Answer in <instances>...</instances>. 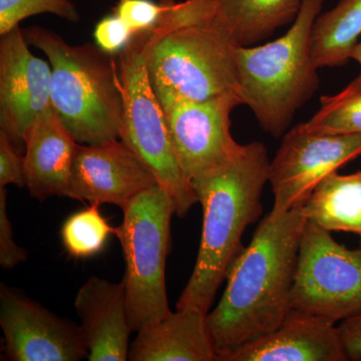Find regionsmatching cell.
I'll return each instance as SVG.
<instances>
[{
	"mask_svg": "<svg viewBox=\"0 0 361 361\" xmlns=\"http://www.w3.org/2000/svg\"><path fill=\"white\" fill-rule=\"evenodd\" d=\"M305 223L302 207L281 215L267 214L230 266L224 293L206 315L218 360L276 329L290 312Z\"/></svg>",
	"mask_w": 361,
	"mask_h": 361,
	"instance_id": "obj_1",
	"label": "cell"
},
{
	"mask_svg": "<svg viewBox=\"0 0 361 361\" xmlns=\"http://www.w3.org/2000/svg\"><path fill=\"white\" fill-rule=\"evenodd\" d=\"M269 168L265 145L253 142L224 165L191 180L203 209V227L196 264L177 310H210L230 266L245 248L244 232L262 215Z\"/></svg>",
	"mask_w": 361,
	"mask_h": 361,
	"instance_id": "obj_2",
	"label": "cell"
},
{
	"mask_svg": "<svg viewBox=\"0 0 361 361\" xmlns=\"http://www.w3.org/2000/svg\"><path fill=\"white\" fill-rule=\"evenodd\" d=\"M160 23L149 32L147 68L157 97L205 101L238 94L239 45L215 18L209 0H161ZM240 97V96H239Z\"/></svg>",
	"mask_w": 361,
	"mask_h": 361,
	"instance_id": "obj_3",
	"label": "cell"
},
{
	"mask_svg": "<svg viewBox=\"0 0 361 361\" xmlns=\"http://www.w3.org/2000/svg\"><path fill=\"white\" fill-rule=\"evenodd\" d=\"M51 68V106L78 144L120 139L123 97L116 56L96 44L71 45L39 26L23 30Z\"/></svg>",
	"mask_w": 361,
	"mask_h": 361,
	"instance_id": "obj_4",
	"label": "cell"
},
{
	"mask_svg": "<svg viewBox=\"0 0 361 361\" xmlns=\"http://www.w3.org/2000/svg\"><path fill=\"white\" fill-rule=\"evenodd\" d=\"M324 0H303L283 37L237 49L239 96L268 134H286L297 111L312 99L319 75L311 56L313 25Z\"/></svg>",
	"mask_w": 361,
	"mask_h": 361,
	"instance_id": "obj_5",
	"label": "cell"
},
{
	"mask_svg": "<svg viewBox=\"0 0 361 361\" xmlns=\"http://www.w3.org/2000/svg\"><path fill=\"white\" fill-rule=\"evenodd\" d=\"M116 227L125 260L123 282L133 332L151 326L172 313L166 288V262L171 248L174 203L156 184L135 196Z\"/></svg>",
	"mask_w": 361,
	"mask_h": 361,
	"instance_id": "obj_6",
	"label": "cell"
},
{
	"mask_svg": "<svg viewBox=\"0 0 361 361\" xmlns=\"http://www.w3.org/2000/svg\"><path fill=\"white\" fill-rule=\"evenodd\" d=\"M149 32L135 33L116 56L123 97L120 139L148 166L172 199L176 215L184 218L198 199L180 167L165 113L149 82Z\"/></svg>",
	"mask_w": 361,
	"mask_h": 361,
	"instance_id": "obj_7",
	"label": "cell"
},
{
	"mask_svg": "<svg viewBox=\"0 0 361 361\" xmlns=\"http://www.w3.org/2000/svg\"><path fill=\"white\" fill-rule=\"evenodd\" d=\"M291 310L336 324L361 313V248L350 250L306 220L299 247Z\"/></svg>",
	"mask_w": 361,
	"mask_h": 361,
	"instance_id": "obj_8",
	"label": "cell"
},
{
	"mask_svg": "<svg viewBox=\"0 0 361 361\" xmlns=\"http://www.w3.org/2000/svg\"><path fill=\"white\" fill-rule=\"evenodd\" d=\"M180 167L188 180L224 165L243 145L231 134V114L242 104L238 94L193 101L169 94L158 97Z\"/></svg>",
	"mask_w": 361,
	"mask_h": 361,
	"instance_id": "obj_9",
	"label": "cell"
},
{
	"mask_svg": "<svg viewBox=\"0 0 361 361\" xmlns=\"http://www.w3.org/2000/svg\"><path fill=\"white\" fill-rule=\"evenodd\" d=\"M361 155V133L322 135L299 123L284 135L270 161L269 180L274 195L271 213L281 215L302 207L323 178Z\"/></svg>",
	"mask_w": 361,
	"mask_h": 361,
	"instance_id": "obj_10",
	"label": "cell"
},
{
	"mask_svg": "<svg viewBox=\"0 0 361 361\" xmlns=\"http://www.w3.org/2000/svg\"><path fill=\"white\" fill-rule=\"evenodd\" d=\"M0 326L9 360L80 361L89 357L80 325L4 283L0 286Z\"/></svg>",
	"mask_w": 361,
	"mask_h": 361,
	"instance_id": "obj_11",
	"label": "cell"
},
{
	"mask_svg": "<svg viewBox=\"0 0 361 361\" xmlns=\"http://www.w3.org/2000/svg\"><path fill=\"white\" fill-rule=\"evenodd\" d=\"M51 106V68L28 49L20 26L0 39V130L25 147L35 118Z\"/></svg>",
	"mask_w": 361,
	"mask_h": 361,
	"instance_id": "obj_12",
	"label": "cell"
},
{
	"mask_svg": "<svg viewBox=\"0 0 361 361\" xmlns=\"http://www.w3.org/2000/svg\"><path fill=\"white\" fill-rule=\"evenodd\" d=\"M158 184L148 166L122 141L78 144L68 198L90 204L126 208L130 201Z\"/></svg>",
	"mask_w": 361,
	"mask_h": 361,
	"instance_id": "obj_13",
	"label": "cell"
},
{
	"mask_svg": "<svg viewBox=\"0 0 361 361\" xmlns=\"http://www.w3.org/2000/svg\"><path fill=\"white\" fill-rule=\"evenodd\" d=\"M348 360L338 326L291 310L276 329L242 344L221 361Z\"/></svg>",
	"mask_w": 361,
	"mask_h": 361,
	"instance_id": "obj_14",
	"label": "cell"
},
{
	"mask_svg": "<svg viewBox=\"0 0 361 361\" xmlns=\"http://www.w3.org/2000/svg\"><path fill=\"white\" fill-rule=\"evenodd\" d=\"M75 307L89 350L87 360H129L133 329L123 280L114 283L103 278L90 277L78 289Z\"/></svg>",
	"mask_w": 361,
	"mask_h": 361,
	"instance_id": "obj_15",
	"label": "cell"
},
{
	"mask_svg": "<svg viewBox=\"0 0 361 361\" xmlns=\"http://www.w3.org/2000/svg\"><path fill=\"white\" fill-rule=\"evenodd\" d=\"M78 142L52 106L40 114L25 139L26 188L30 196L44 201L66 197Z\"/></svg>",
	"mask_w": 361,
	"mask_h": 361,
	"instance_id": "obj_16",
	"label": "cell"
},
{
	"mask_svg": "<svg viewBox=\"0 0 361 361\" xmlns=\"http://www.w3.org/2000/svg\"><path fill=\"white\" fill-rule=\"evenodd\" d=\"M206 315L197 308H180L160 322L140 330L130 343L129 360H218Z\"/></svg>",
	"mask_w": 361,
	"mask_h": 361,
	"instance_id": "obj_17",
	"label": "cell"
},
{
	"mask_svg": "<svg viewBox=\"0 0 361 361\" xmlns=\"http://www.w3.org/2000/svg\"><path fill=\"white\" fill-rule=\"evenodd\" d=\"M215 18L239 47H252L293 23L303 0H209Z\"/></svg>",
	"mask_w": 361,
	"mask_h": 361,
	"instance_id": "obj_18",
	"label": "cell"
},
{
	"mask_svg": "<svg viewBox=\"0 0 361 361\" xmlns=\"http://www.w3.org/2000/svg\"><path fill=\"white\" fill-rule=\"evenodd\" d=\"M306 220L327 231L361 235V171L334 172L320 180L302 206Z\"/></svg>",
	"mask_w": 361,
	"mask_h": 361,
	"instance_id": "obj_19",
	"label": "cell"
},
{
	"mask_svg": "<svg viewBox=\"0 0 361 361\" xmlns=\"http://www.w3.org/2000/svg\"><path fill=\"white\" fill-rule=\"evenodd\" d=\"M360 35L361 0H338L313 25L310 47L316 68L345 66Z\"/></svg>",
	"mask_w": 361,
	"mask_h": 361,
	"instance_id": "obj_20",
	"label": "cell"
},
{
	"mask_svg": "<svg viewBox=\"0 0 361 361\" xmlns=\"http://www.w3.org/2000/svg\"><path fill=\"white\" fill-rule=\"evenodd\" d=\"M320 104L319 111L302 123L306 130L322 135L361 133V73L338 94L322 97Z\"/></svg>",
	"mask_w": 361,
	"mask_h": 361,
	"instance_id": "obj_21",
	"label": "cell"
},
{
	"mask_svg": "<svg viewBox=\"0 0 361 361\" xmlns=\"http://www.w3.org/2000/svg\"><path fill=\"white\" fill-rule=\"evenodd\" d=\"M97 204H90L66 218L61 229L63 248L71 257L87 259L99 255L106 248L116 227L111 226Z\"/></svg>",
	"mask_w": 361,
	"mask_h": 361,
	"instance_id": "obj_22",
	"label": "cell"
},
{
	"mask_svg": "<svg viewBox=\"0 0 361 361\" xmlns=\"http://www.w3.org/2000/svg\"><path fill=\"white\" fill-rule=\"evenodd\" d=\"M54 14L77 23L80 20L75 0H0V35L37 14Z\"/></svg>",
	"mask_w": 361,
	"mask_h": 361,
	"instance_id": "obj_23",
	"label": "cell"
},
{
	"mask_svg": "<svg viewBox=\"0 0 361 361\" xmlns=\"http://www.w3.org/2000/svg\"><path fill=\"white\" fill-rule=\"evenodd\" d=\"M164 13L161 0H118L114 13L125 21L132 32L135 33L149 32L160 23Z\"/></svg>",
	"mask_w": 361,
	"mask_h": 361,
	"instance_id": "obj_24",
	"label": "cell"
},
{
	"mask_svg": "<svg viewBox=\"0 0 361 361\" xmlns=\"http://www.w3.org/2000/svg\"><path fill=\"white\" fill-rule=\"evenodd\" d=\"M92 37L99 49L111 56H118L129 45L134 32L114 13L97 23Z\"/></svg>",
	"mask_w": 361,
	"mask_h": 361,
	"instance_id": "obj_25",
	"label": "cell"
},
{
	"mask_svg": "<svg viewBox=\"0 0 361 361\" xmlns=\"http://www.w3.org/2000/svg\"><path fill=\"white\" fill-rule=\"evenodd\" d=\"M28 252L14 240L13 224L7 215V191L0 187V265L4 270L13 269L25 262Z\"/></svg>",
	"mask_w": 361,
	"mask_h": 361,
	"instance_id": "obj_26",
	"label": "cell"
},
{
	"mask_svg": "<svg viewBox=\"0 0 361 361\" xmlns=\"http://www.w3.org/2000/svg\"><path fill=\"white\" fill-rule=\"evenodd\" d=\"M9 184L20 189L26 187L25 156L18 154L8 135L0 130V187Z\"/></svg>",
	"mask_w": 361,
	"mask_h": 361,
	"instance_id": "obj_27",
	"label": "cell"
},
{
	"mask_svg": "<svg viewBox=\"0 0 361 361\" xmlns=\"http://www.w3.org/2000/svg\"><path fill=\"white\" fill-rule=\"evenodd\" d=\"M338 329L348 360H361V313L341 322Z\"/></svg>",
	"mask_w": 361,
	"mask_h": 361,
	"instance_id": "obj_28",
	"label": "cell"
},
{
	"mask_svg": "<svg viewBox=\"0 0 361 361\" xmlns=\"http://www.w3.org/2000/svg\"><path fill=\"white\" fill-rule=\"evenodd\" d=\"M350 59H353V61H355L356 63L360 66L361 73V40L357 42V44L355 45V49H353V51H351Z\"/></svg>",
	"mask_w": 361,
	"mask_h": 361,
	"instance_id": "obj_29",
	"label": "cell"
},
{
	"mask_svg": "<svg viewBox=\"0 0 361 361\" xmlns=\"http://www.w3.org/2000/svg\"><path fill=\"white\" fill-rule=\"evenodd\" d=\"M360 239H361V235H360Z\"/></svg>",
	"mask_w": 361,
	"mask_h": 361,
	"instance_id": "obj_30",
	"label": "cell"
}]
</instances>
